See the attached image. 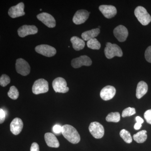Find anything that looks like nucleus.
<instances>
[{"mask_svg":"<svg viewBox=\"0 0 151 151\" xmlns=\"http://www.w3.org/2000/svg\"><path fill=\"white\" fill-rule=\"evenodd\" d=\"M62 133L64 138L73 144H77L80 141V137L74 127L68 124L62 127Z\"/></svg>","mask_w":151,"mask_h":151,"instance_id":"nucleus-1","label":"nucleus"},{"mask_svg":"<svg viewBox=\"0 0 151 151\" xmlns=\"http://www.w3.org/2000/svg\"><path fill=\"white\" fill-rule=\"evenodd\" d=\"M105 56L108 59H111L114 57H121L123 56V52L121 47L116 44L107 42L104 50Z\"/></svg>","mask_w":151,"mask_h":151,"instance_id":"nucleus-2","label":"nucleus"},{"mask_svg":"<svg viewBox=\"0 0 151 151\" xmlns=\"http://www.w3.org/2000/svg\"><path fill=\"white\" fill-rule=\"evenodd\" d=\"M135 16L143 25H147L151 22V17L147 10L142 6H139L135 9Z\"/></svg>","mask_w":151,"mask_h":151,"instance_id":"nucleus-3","label":"nucleus"},{"mask_svg":"<svg viewBox=\"0 0 151 151\" xmlns=\"http://www.w3.org/2000/svg\"><path fill=\"white\" fill-rule=\"evenodd\" d=\"M48 82L43 78L37 79L33 85L32 91L34 94H42L48 92Z\"/></svg>","mask_w":151,"mask_h":151,"instance_id":"nucleus-4","label":"nucleus"},{"mask_svg":"<svg viewBox=\"0 0 151 151\" xmlns=\"http://www.w3.org/2000/svg\"><path fill=\"white\" fill-rule=\"evenodd\" d=\"M89 132L94 138L101 139L103 137L105 133L103 125L97 122L91 123L89 127Z\"/></svg>","mask_w":151,"mask_h":151,"instance_id":"nucleus-5","label":"nucleus"},{"mask_svg":"<svg viewBox=\"0 0 151 151\" xmlns=\"http://www.w3.org/2000/svg\"><path fill=\"white\" fill-rule=\"evenodd\" d=\"M17 72L23 76L28 75L30 72V67L27 61L22 58L17 59L16 63Z\"/></svg>","mask_w":151,"mask_h":151,"instance_id":"nucleus-6","label":"nucleus"},{"mask_svg":"<svg viewBox=\"0 0 151 151\" xmlns=\"http://www.w3.org/2000/svg\"><path fill=\"white\" fill-rule=\"evenodd\" d=\"M52 85L54 91L56 92L65 93L69 91L66 81L62 77L55 78L52 82Z\"/></svg>","mask_w":151,"mask_h":151,"instance_id":"nucleus-7","label":"nucleus"},{"mask_svg":"<svg viewBox=\"0 0 151 151\" xmlns=\"http://www.w3.org/2000/svg\"><path fill=\"white\" fill-rule=\"evenodd\" d=\"M35 51L44 56L50 57L55 55L56 50L53 47L47 45H40L36 47Z\"/></svg>","mask_w":151,"mask_h":151,"instance_id":"nucleus-8","label":"nucleus"},{"mask_svg":"<svg viewBox=\"0 0 151 151\" xmlns=\"http://www.w3.org/2000/svg\"><path fill=\"white\" fill-rule=\"evenodd\" d=\"M92 61L90 58L87 55H81L72 60L71 65L74 68H77L84 66H90L92 65Z\"/></svg>","mask_w":151,"mask_h":151,"instance_id":"nucleus-9","label":"nucleus"},{"mask_svg":"<svg viewBox=\"0 0 151 151\" xmlns=\"http://www.w3.org/2000/svg\"><path fill=\"white\" fill-rule=\"evenodd\" d=\"M37 18L49 28H53L55 26L56 22L53 17L50 14L43 12L37 15Z\"/></svg>","mask_w":151,"mask_h":151,"instance_id":"nucleus-10","label":"nucleus"},{"mask_svg":"<svg viewBox=\"0 0 151 151\" xmlns=\"http://www.w3.org/2000/svg\"><path fill=\"white\" fill-rule=\"evenodd\" d=\"M113 34L118 41L120 42H123L127 39L129 35V32L125 26L120 25L114 29Z\"/></svg>","mask_w":151,"mask_h":151,"instance_id":"nucleus-11","label":"nucleus"},{"mask_svg":"<svg viewBox=\"0 0 151 151\" xmlns=\"http://www.w3.org/2000/svg\"><path fill=\"white\" fill-rule=\"evenodd\" d=\"M24 5L22 2L19 3L17 5L12 6L9 9V16L12 18H15L24 15Z\"/></svg>","mask_w":151,"mask_h":151,"instance_id":"nucleus-12","label":"nucleus"},{"mask_svg":"<svg viewBox=\"0 0 151 151\" xmlns=\"http://www.w3.org/2000/svg\"><path fill=\"white\" fill-rule=\"evenodd\" d=\"M17 32L19 36L24 37L27 35L37 33L38 29L35 25H24L19 28Z\"/></svg>","mask_w":151,"mask_h":151,"instance_id":"nucleus-13","label":"nucleus"},{"mask_svg":"<svg viewBox=\"0 0 151 151\" xmlns=\"http://www.w3.org/2000/svg\"><path fill=\"white\" fill-rule=\"evenodd\" d=\"M89 14L90 12L85 10L77 11L73 17V22L77 25L84 23L89 18Z\"/></svg>","mask_w":151,"mask_h":151,"instance_id":"nucleus-14","label":"nucleus"},{"mask_svg":"<svg viewBox=\"0 0 151 151\" xmlns=\"http://www.w3.org/2000/svg\"><path fill=\"white\" fill-rule=\"evenodd\" d=\"M116 93V89L114 86L108 85L101 90L100 96L103 100L107 101L111 100L114 97Z\"/></svg>","mask_w":151,"mask_h":151,"instance_id":"nucleus-15","label":"nucleus"},{"mask_svg":"<svg viewBox=\"0 0 151 151\" xmlns=\"http://www.w3.org/2000/svg\"><path fill=\"white\" fill-rule=\"evenodd\" d=\"M99 10L104 17L107 19L112 18L117 14L116 8L112 5H101L99 7Z\"/></svg>","mask_w":151,"mask_h":151,"instance_id":"nucleus-16","label":"nucleus"},{"mask_svg":"<svg viewBox=\"0 0 151 151\" xmlns=\"http://www.w3.org/2000/svg\"><path fill=\"white\" fill-rule=\"evenodd\" d=\"M23 127V123L20 119L16 118L14 119L10 124L11 132L14 135H18L22 132Z\"/></svg>","mask_w":151,"mask_h":151,"instance_id":"nucleus-17","label":"nucleus"},{"mask_svg":"<svg viewBox=\"0 0 151 151\" xmlns=\"http://www.w3.org/2000/svg\"><path fill=\"white\" fill-rule=\"evenodd\" d=\"M45 139L48 147L53 148H58L59 147L60 144L58 140L52 133H46L45 134Z\"/></svg>","mask_w":151,"mask_h":151,"instance_id":"nucleus-18","label":"nucleus"},{"mask_svg":"<svg viewBox=\"0 0 151 151\" xmlns=\"http://www.w3.org/2000/svg\"><path fill=\"white\" fill-rule=\"evenodd\" d=\"M148 85L145 82L141 81L139 82L136 89V97L138 99H141L147 93Z\"/></svg>","mask_w":151,"mask_h":151,"instance_id":"nucleus-19","label":"nucleus"},{"mask_svg":"<svg viewBox=\"0 0 151 151\" xmlns=\"http://www.w3.org/2000/svg\"><path fill=\"white\" fill-rule=\"evenodd\" d=\"M100 33V29L99 28L94 29L84 32L81 35V37L83 40L87 41L90 40L92 39L95 38L97 36L99 35Z\"/></svg>","mask_w":151,"mask_h":151,"instance_id":"nucleus-20","label":"nucleus"},{"mask_svg":"<svg viewBox=\"0 0 151 151\" xmlns=\"http://www.w3.org/2000/svg\"><path fill=\"white\" fill-rule=\"evenodd\" d=\"M70 42L72 43L73 49L78 51L84 48L85 43L83 40L76 36H73L70 39Z\"/></svg>","mask_w":151,"mask_h":151,"instance_id":"nucleus-21","label":"nucleus"},{"mask_svg":"<svg viewBox=\"0 0 151 151\" xmlns=\"http://www.w3.org/2000/svg\"><path fill=\"white\" fill-rule=\"evenodd\" d=\"M147 131L142 130L133 135V139L138 143H143L145 142L147 138Z\"/></svg>","mask_w":151,"mask_h":151,"instance_id":"nucleus-22","label":"nucleus"},{"mask_svg":"<svg viewBox=\"0 0 151 151\" xmlns=\"http://www.w3.org/2000/svg\"><path fill=\"white\" fill-rule=\"evenodd\" d=\"M120 119L121 116L119 112H112L109 113L106 117V120L107 122H109L118 123L120 121Z\"/></svg>","mask_w":151,"mask_h":151,"instance_id":"nucleus-23","label":"nucleus"},{"mask_svg":"<svg viewBox=\"0 0 151 151\" xmlns=\"http://www.w3.org/2000/svg\"><path fill=\"white\" fill-rule=\"evenodd\" d=\"M121 137L126 143L130 144L132 142V138L130 132L126 129H122L120 132Z\"/></svg>","mask_w":151,"mask_h":151,"instance_id":"nucleus-24","label":"nucleus"},{"mask_svg":"<svg viewBox=\"0 0 151 151\" xmlns=\"http://www.w3.org/2000/svg\"><path fill=\"white\" fill-rule=\"evenodd\" d=\"M87 46L92 49L99 50L101 47V44L97 39L93 38L87 41Z\"/></svg>","mask_w":151,"mask_h":151,"instance_id":"nucleus-25","label":"nucleus"},{"mask_svg":"<svg viewBox=\"0 0 151 151\" xmlns=\"http://www.w3.org/2000/svg\"><path fill=\"white\" fill-rule=\"evenodd\" d=\"M8 95L11 99L17 100L19 96V92L16 87L14 86H11L8 92Z\"/></svg>","mask_w":151,"mask_h":151,"instance_id":"nucleus-26","label":"nucleus"},{"mask_svg":"<svg viewBox=\"0 0 151 151\" xmlns=\"http://www.w3.org/2000/svg\"><path fill=\"white\" fill-rule=\"evenodd\" d=\"M136 110L134 108L128 107L124 109L122 112V116L124 118L127 116H131L134 115L136 113Z\"/></svg>","mask_w":151,"mask_h":151,"instance_id":"nucleus-27","label":"nucleus"},{"mask_svg":"<svg viewBox=\"0 0 151 151\" xmlns=\"http://www.w3.org/2000/svg\"><path fill=\"white\" fill-rule=\"evenodd\" d=\"M10 81V78L8 76L3 74L0 78V84L1 86L4 87L9 84Z\"/></svg>","mask_w":151,"mask_h":151,"instance_id":"nucleus-28","label":"nucleus"},{"mask_svg":"<svg viewBox=\"0 0 151 151\" xmlns=\"http://www.w3.org/2000/svg\"><path fill=\"white\" fill-rule=\"evenodd\" d=\"M145 58L147 61L151 63V46L148 47L146 49Z\"/></svg>","mask_w":151,"mask_h":151,"instance_id":"nucleus-29","label":"nucleus"},{"mask_svg":"<svg viewBox=\"0 0 151 151\" xmlns=\"http://www.w3.org/2000/svg\"><path fill=\"white\" fill-rule=\"evenodd\" d=\"M144 118L147 123L151 124V109L147 110L144 113Z\"/></svg>","mask_w":151,"mask_h":151,"instance_id":"nucleus-30","label":"nucleus"},{"mask_svg":"<svg viewBox=\"0 0 151 151\" xmlns=\"http://www.w3.org/2000/svg\"><path fill=\"white\" fill-rule=\"evenodd\" d=\"M52 130L55 134H60L62 133V127L59 125H55L53 127Z\"/></svg>","mask_w":151,"mask_h":151,"instance_id":"nucleus-31","label":"nucleus"},{"mask_svg":"<svg viewBox=\"0 0 151 151\" xmlns=\"http://www.w3.org/2000/svg\"><path fill=\"white\" fill-rule=\"evenodd\" d=\"M6 118V113L3 109H0V123L2 124L4 122Z\"/></svg>","mask_w":151,"mask_h":151,"instance_id":"nucleus-32","label":"nucleus"},{"mask_svg":"<svg viewBox=\"0 0 151 151\" xmlns=\"http://www.w3.org/2000/svg\"><path fill=\"white\" fill-rule=\"evenodd\" d=\"M30 151H40L39 146L37 143H33L30 148Z\"/></svg>","mask_w":151,"mask_h":151,"instance_id":"nucleus-33","label":"nucleus"},{"mask_svg":"<svg viewBox=\"0 0 151 151\" xmlns=\"http://www.w3.org/2000/svg\"><path fill=\"white\" fill-rule=\"evenodd\" d=\"M136 121L137 122V123L141 124H142L144 122V120L141 117L139 116H137L136 117Z\"/></svg>","mask_w":151,"mask_h":151,"instance_id":"nucleus-34","label":"nucleus"},{"mask_svg":"<svg viewBox=\"0 0 151 151\" xmlns=\"http://www.w3.org/2000/svg\"><path fill=\"white\" fill-rule=\"evenodd\" d=\"M142 124H139V123H136L134 126V129L135 130H138L140 129L142 127Z\"/></svg>","mask_w":151,"mask_h":151,"instance_id":"nucleus-35","label":"nucleus"}]
</instances>
